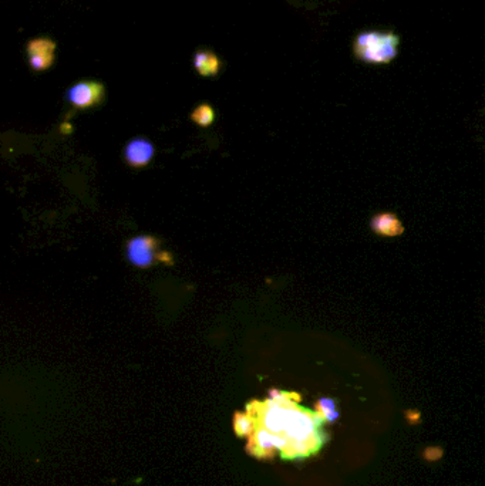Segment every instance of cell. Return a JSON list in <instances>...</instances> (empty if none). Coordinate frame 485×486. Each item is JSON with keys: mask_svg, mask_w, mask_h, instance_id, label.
<instances>
[{"mask_svg": "<svg viewBox=\"0 0 485 486\" xmlns=\"http://www.w3.org/2000/svg\"><path fill=\"white\" fill-rule=\"evenodd\" d=\"M104 97V86L98 81L84 80L67 91V100L70 101L72 106L80 110L91 109L102 100Z\"/></svg>", "mask_w": 485, "mask_h": 486, "instance_id": "obj_4", "label": "cell"}, {"mask_svg": "<svg viewBox=\"0 0 485 486\" xmlns=\"http://www.w3.org/2000/svg\"><path fill=\"white\" fill-rule=\"evenodd\" d=\"M299 394L270 390L265 401L247 404L255 425L270 434L276 453L286 461L314 457L328 442L326 420L316 409L299 405Z\"/></svg>", "mask_w": 485, "mask_h": 486, "instance_id": "obj_1", "label": "cell"}, {"mask_svg": "<svg viewBox=\"0 0 485 486\" xmlns=\"http://www.w3.org/2000/svg\"><path fill=\"white\" fill-rule=\"evenodd\" d=\"M400 39L393 31L367 30L356 34L353 54L364 64L385 65L397 57Z\"/></svg>", "mask_w": 485, "mask_h": 486, "instance_id": "obj_2", "label": "cell"}, {"mask_svg": "<svg viewBox=\"0 0 485 486\" xmlns=\"http://www.w3.org/2000/svg\"><path fill=\"white\" fill-rule=\"evenodd\" d=\"M194 67L202 77H215L220 73L221 60L215 53L202 49L194 54Z\"/></svg>", "mask_w": 485, "mask_h": 486, "instance_id": "obj_8", "label": "cell"}, {"mask_svg": "<svg viewBox=\"0 0 485 486\" xmlns=\"http://www.w3.org/2000/svg\"><path fill=\"white\" fill-rule=\"evenodd\" d=\"M371 229L383 236H394L403 232L400 221L392 214H380L371 221Z\"/></svg>", "mask_w": 485, "mask_h": 486, "instance_id": "obj_9", "label": "cell"}, {"mask_svg": "<svg viewBox=\"0 0 485 486\" xmlns=\"http://www.w3.org/2000/svg\"><path fill=\"white\" fill-rule=\"evenodd\" d=\"M155 154L154 144L147 138H132L124 148V159L132 168L147 166Z\"/></svg>", "mask_w": 485, "mask_h": 486, "instance_id": "obj_6", "label": "cell"}, {"mask_svg": "<svg viewBox=\"0 0 485 486\" xmlns=\"http://www.w3.org/2000/svg\"><path fill=\"white\" fill-rule=\"evenodd\" d=\"M191 120L199 127H210L215 120L214 109L210 106V104H201V106H198L192 111Z\"/></svg>", "mask_w": 485, "mask_h": 486, "instance_id": "obj_11", "label": "cell"}, {"mask_svg": "<svg viewBox=\"0 0 485 486\" xmlns=\"http://www.w3.org/2000/svg\"><path fill=\"white\" fill-rule=\"evenodd\" d=\"M56 43L47 38L34 39L27 45L29 64L34 72H45L54 63Z\"/></svg>", "mask_w": 485, "mask_h": 486, "instance_id": "obj_5", "label": "cell"}, {"mask_svg": "<svg viewBox=\"0 0 485 486\" xmlns=\"http://www.w3.org/2000/svg\"><path fill=\"white\" fill-rule=\"evenodd\" d=\"M247 453L258 460H270L278 454L273 446L270 434L259 427H256L255 431L248 438Z\"/></svg>", "mask_w": 485, "mask_h": 486, "instance_id": "obj_7", "label": "cell"}, {"mask_svg": "<svg viewBox=\"0 0 485 486\" xmlns=\"http://www.w3.org/2000/svg\"><path fill=\"white\" fill-rule=\"evenodd\" d=\"M127 259L140 269L151 267L155 262H169L168 253L160 251V240L150 235H138L127 242Z\"/></svg>", "mask_w": 485, "mask_h": 486, "instance_id": "obj_3", "label": "cell"}, {"mask_svg": "<svg viewBox=\"0 0 485 486\" xmlns=\"http://www.w3.org/2000/svg\"><path fill=\"white\" fill-rule=\"evenodd\" d=\"M316 411L323 416L326 423H334L339 418L336 401L332 398H321L316 404Z\"/></svg>", "mask_w": 485, "mask_h": 486, "instance_id": "obj_12", "label": "cell"}, {"mask_svg": "<svg viewBox=\"0 0 485 486\" xmlns=\"http://www.w3.org/2000/svg\"><path fill=\"white\" fill-rule=\"evenodd\" d=\"M255 420L251 414L245 412H235L233 415V431L239 438H249L255 431Z\"/></svg>", "mask_w": 485, "mask_h": 486, "instance_id": "obj_10", "label": "cell"}]
</instances>
